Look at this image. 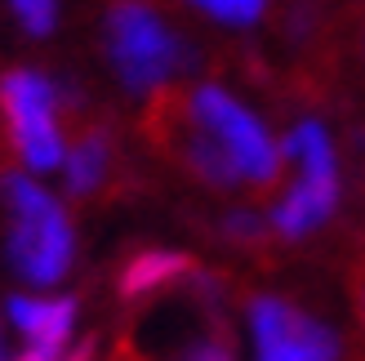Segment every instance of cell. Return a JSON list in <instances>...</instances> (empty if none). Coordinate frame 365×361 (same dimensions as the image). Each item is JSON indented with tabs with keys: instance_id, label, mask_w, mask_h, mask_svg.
<instances>
[{
	"instance_id": "obj_13",
	"label": "cell",
	"mask_w": 365,
	"mask_h": 361,
	"mask_svg": "<svg viewBox=\"0 0 365 361\" xmlns=\"http://www.w3.org/2000/svg\"><path fill=\"white\" fill-rule=\"evenodd\" d=\"M174 361H236V352H232L227 335H205V339H196V344H187Z\"/></svg>"
},
{
	"instance_id": "obj_15",
	"label": "cell",
	"mask_w": 365,
	"mask_h": 361,
	"mask_svg": "<svg viewBox=\"0 0 365 361\" xmlns=\"http://www.w3.org/2000/svg\"><path fill=\"white\" fill-rule=\"evenodd\" d=\"M356 308H361V321H365V281H361V290H356Z\"/></svg>"
},
{
	"instance_id": "obj_7",
	"label": "cell",
	"mask_w": 365,
	"mask_h": 361,
	"mask_svg": "<svg viewBox=\"0 0 365 361\" xmlns=\"http://www.w3.org/2000/svg\"><path fill=\"white\" fill-rule=\"evenodd\" d=\"M14 330L27 339V348H41L58 357L76 326V299H49V295H14L5 303Z\"/></svg>"
},
{
	"instance_id": "obj_3",
	"label": "cell",
	"mask_w": 365,
	"mask_h": 361,
	"mask_svg": "<svg viewBox=\"0 0 365 361\" xmlns=\"http://www.w3.org/2000/svg\"><path fill=\"white\" fill-rule=\"evenodd\" d=\"M0 201L9 210V263L27 285H58L71 273L76 232L63 201L27 174L0 178Z\"/></svg>"
},
{
	"instance_id": "obj_11",
	"label": "cell",
	"mask_w": 365,
	"mask_h": 361,
	"mask_svg": "<svg viewBox=\"0 0 365 361\" xmlns=\"http://www.w3.org/2000/svg\"><path fill=\"white\" fill-rule=\"evenodd\" d=\"M9 5L31 36H49L53 23H58V0H9Z\"/></svg>"
},
{
	"instance_id": "obj_2",
	"label": "cell",
	"mask_w": 365,
	"mask_h": 361,
	"mask_svg": "<svg viewBox=\"0 0 365 361\" xmlns=\"http://www.w3.org/2000/svg\"><path fill=\"white\" fill-rule=\"evenodd\" d=\"M103 49L134 98L160 94L192 67V49L152 0H112L103 18Z\"/></svg>"
},
{
	"instance_id": "obj_10",
	"label": "cell",
	"mask_w": 365,
	"mask_h": 361,
	"mask_svg": "<svg viewBox=\"0 0 365 361\" xmlns=\"http://www.w3.org/2000/svg\"><path fill=\"white\" fill-rule=\"evenodd\" d=\"M187 5L196 14L214 18V23H223V27H254L267 14L272 0H187Z\"/></svg>"
},
{
	"instance_id": "obj_1",
	"label": "cell",
	"mask_w": 365,
	"mask_h": 361,
	"mask_svg": "<svg viewBox=\"0 0 365 361\" xmlns=\"http://www.w3.org/2000/svg\"><path fill=\"white\" fill-rule=\"evenodd\" d=\"M182 121L223 156L236 188H272L285 170V143L259 121V112L223 85H196L182 98Z\"/></svg>"
},
{
	"instance_id": "obj_14",
	"label": "cell",
	"mask_w": 365,
	"mask_h": 361,
	"mask_svg": "<svg viewBox=\"0 0 365 361\" xmlns=\"http://www.w3.org/2000/svg\"><path fill=\"white\" fill-rule=\"evenodd\" d=\"M18 361H53V357H49V352H41V348H27V352L18 357Z\"/></svg>"
},
{
	"instance_id": "obj_6",
	"label": "cell",
	"mask_w": 365,
	"mask_h": 361,
	"mask_svg": "<svg viewBox=\"0 0 365 361\" xmlns=\"http://www.w3.org/2000/svg\"><path fill=\"white\" fill-rule=\"evenodd\" d=\"M245 312H250L254 361H339L343 357L339 335L281 295H254Z\"/></svg>"
},
{
	"instance_id": "obj_5",
	"label": "cell",
	"mask_w": 365,
	"mask_h": 361,
	"mask_svg": "<svg viewBox=\"0 0 365 361\" xmlns=\"http://www.w3.org/2000/svg\"><path fill=\"white\" fill-rule=\"evenodd\" d=\"M0 112H5V130L18 161L31 174L63 170L67 138H63V94L49 76L31 67H14L0 76Z\"/></svg>"
},
{
	"instance_id": "obj_4",
	"label": "cell",
	"mask_w": 365,
	"mask_h": 361,
	"mask_svg": "<svg viewBox=\"0 0 365 361\" xmlns=\"http://www.w3.org/2000/svg\"><path fill=\"white\" fill-rule=\"evenodd\" d=\"M285 161H294V183L281 192L267 223L281 241H307L334 219L343 196V174H339V152L330 130L312 116L299 121L285 134Z\"/></svg>"
},
{
	"instance_id": "obj_16",
	"label": "cell",
	"mask_w": 365,
	"mask_h": 361,
	"mask_svg": "<svg viewBox=\"0 0 365 361\" xmlns=\"http://www.w3.org/2000/svg\"><path fill=\"white\" fill-rule=\"evenodd\" d=\"M0 361H5V339H0Z\"/></svg>"
},
{
	"instance_id": "obj_9",
	"label": "cell",
	"mask_w": 365,
	"mask_h": 361,
	"mask_svg": "<svg viewBox=\"0 0 365 361\" xmlns=\"http://www.w3.org/2000/svg\"><path fill=\"white\" fill-rule=\"evenodd\" d=\"M107 170H112V138L103 130H89L76 143H67L63 156V178L71 196H89L107 183Z\"/></svg>"
},
{
	"instance_id": "obj_8",
	"label": "cell",
	"mask_w": 365,
	"mask_h": 361,
	"mask_svg": "<svg viewBox=\"0 0 365 361\" xmlns=\"http://www.w3.org/2000/svg\"><path fill=\"white\" fill-rule=\"evenodd\" d=\"M192 273L196 268H192V259L182 255V250H143V255H134L125 263L120 295L125 299H143V295H156V290H165V285H174L178 277H192Z\"/></svg>"
},
{
	"instance_id": "obj_12",
	"label": "cell",
	"mask_w": 365,
	"mask_h": 361,
	"mask_svg": "<svg viewBox=\"0 0 365 361\" xmlns=\"http://www.w3.org/2000/svg\"><path fill=\"white\" fill-rule=\"evenodd\" d=\"M223 232H227V241H236V245H259L272 232V223L263 219V214H254V210H236V214L223 219Z\"/></svg>"
}]
</instances>
